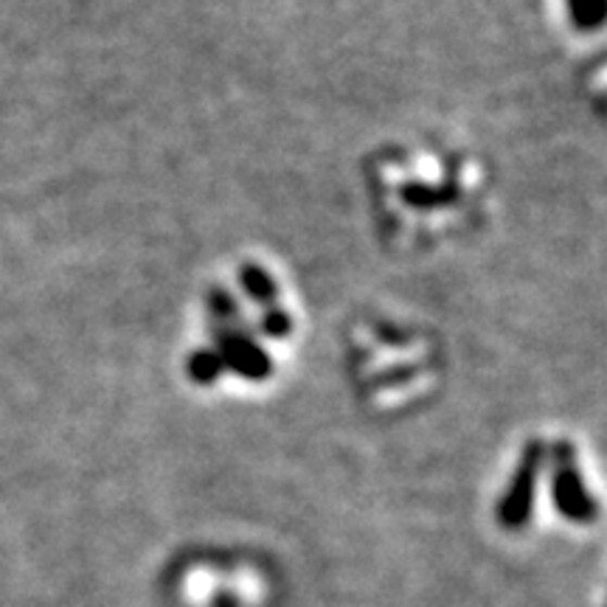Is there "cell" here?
<instances>
[{
  "instance_id": "8992f818",
  "label": "cell",
  "mask_w": 607,
  "mask_h": 607,
  "mask_svg": "<svg viewBox=\"0 0 607 607\" xmlns=\"http://www.w3.org/2000/svg\"><path fill=\"white\" fill-rule=\"evenodd\" d=\"M223 371H226V366H223V361H219L214 349H198L189 357V377L194 382H200V385H212Z\"/></svg>"
},
{
  "instance_id": "6da1fadb",
  "label": "cell",
  "mask_w": 607,
  "mask_h": 607,
  "mask_svg": "<svg viewBox=\"0 0 607 607\" xmlns=\"http://www.w3.org/2000/svg\"><path fill=\"white\" fill-rule=\"evenodd\" d=\"M214 341H217L214 352L219 355L226 371H233L251 382H262L274 375V361L256 343L251 329H245L242 324H214Z\"/></svg>"
},
{
  "instance_id": "7a4b0ae2",
  "label": "cell",
  "mask_w": 607,
  "mask_h": 607,
  "mask_svg": "<svg viewBox=\"0 0 607 607\" xmlns=\"http://www.w3.org/2000/svg\"><path fill=\"white\" fill-rule=\"evenodd\" d=\"M554 501L571 520H594L596 504L582 484L577 456L568 442L554 444Z\"/></svg>"
},
{
  "instance_id": "52a82bcc",
  "label": "cell",
  "mask_w": 607,
  "mask_h": 607,
  "mask_svg": "<svg viewBox=\"0 0 607 607\" xmlns=\"http://www.w3.org/2000/svg\"><path fill=\"white\" fill-rule=\"evenodd\" d=\"M208 307H212L214 324H239V307L228 290H219L217 287L212 299H208Z\"/></svg>"
},
{
  "instance_id": "ba28073f",
  "label": "cell",
  "mask_w": 607,
  "mask_h": 607,
  "mask_svg": "<svg viewBox=\"0 0 607 607\" xmlns=\"http://www.w3.org/2000/svg\"><path fill=\"white\" fill-rule=\"evenodd\" d=\"M262 332H265L267 338L281 341V338H287V334L293 332V318H290L281 307L265 309V315H262Z\"/></svg>"
},
{
  "instance_id": "3957f363",
  "label": "cell",
  "mask_w": 607,
  "mask_h": 607,
  "mask_svg": "<svg viewBox=\"0 0 607 607\" xmlns=\"http://www.w3.org/2000/svg\"><path fill=\"white\" fill-rule=\"evenodd\" d=\"M543 458H546V444L543 442H529L520 458L518 470H515L513 484L506 490V498L501 504V520H504L509 529L515 526H523L532 513V501H534V486H538L540 467H543Z\"/></svg>"
},
{
  "instance_id": "5b68a950",
  "label": "cell",
  "mask_w": 607,
  "mask_h": 607,
  "mask_svg": "<svg viewBox=\"0 0 607 607\" xmlns=\"http://www.w3.org/2000/svg\"><path fill=\"white\" fill-rule=\"evenodd\" d=\"M568 14L580 31H599L607 17V0H568Z\"/></svg>"
},
{
  "instance_id": "277c9868",
  "label": "cell",
  "mask_w": 607,
  "mask_h": 607,
  "mask_svg": "<svg viewBox=\"0 0 607 607\" xmlns=\"http://www.w3.org/2000/svg\"><path fill=\"white\" fill-rule=\"evenodd\" d=\"M239 284L248 293V299L256 301L260 307L270 309L279 307V287H276L274 276L267 274L260 265H242L239 267Z\"/></svg>"
}]
</instances>
